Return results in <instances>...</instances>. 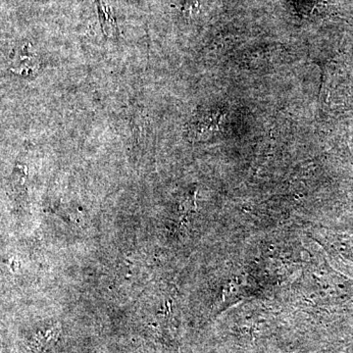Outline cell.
<instances>
[{
  "label": "cell",
  "mask_w": 353,
  "mask_h": 353,
  "mask_svg": "<svg viewBox=\"0 0 353 353\" xmlns=\"http://www.w3.org/2000/svg\"><path fill=\"white\" fill-rule=\"evenodd\" d=\"M97 10H99L102 31L108 37L114 36V34L117 32V26H116L115 19L111 15L108 7L103 2L99 1Z\"/></svg>",
  "instance_id": "6da1fadb"
}]
</instances>
